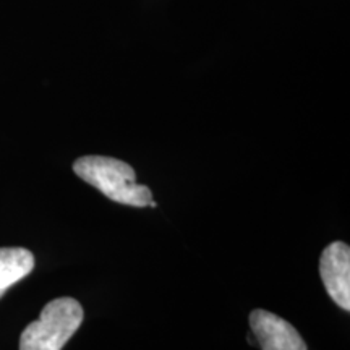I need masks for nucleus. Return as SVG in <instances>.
I'll return each mask as SVG.
<instances>
[{
  "label": "nucleus",
  "mask_w": 350,
  "mask_h": 350,
  "mask_svg": "<svg viewBox=\"0 0 350 350\" xmlns=\"http://www.w3.org/2000/svg\"><path fill=\"white\" fill-rule=\"evenodd\" d=\"M326 292L345 312L350 310V248L344 242L327 245L319 260Z\"/></svg>",
  "instance_id": "7ed1b4c3"
},
{
  "label": "nucleus",
  "mask_w": 350,
  "mask_h": 350,
  "mask_svg": "<svg viewBox=\"0 0 350 350\" xmlns=\"http://www.w3.org/2000/svg\"><path fill=\"white\" fill-rule=\"evenodd\" d=\"M250 327L261 350H308L291 323L266 310H253Z\"/></svg>",
  "instance_id": "20e7f679"
},
{
  "label": "nucleus",
  "mask_w": 350,
  "mask_h": 350,
  "mask_svg": "<svg viewBox=\"0 0 350 350\" xmlns=\"http://www.w3.org/2000/svg\"><path fill=\"white\" fill-rule=\"evenodd\" d=\"M83 308L70 297L55 299L42 308L38 321L29 323L21 332L20 350H62L81 326Z\"/></svg>",
  "instance_id": "f03ea898"
},
{
  "label": "nucleus",
  "mask_w": 350,
  "mask_h": 350,
  "mask_svg": "<svg viewBox=\"0 0 350 350\" xmlns=\"http://www.w3.org/2000/svg\"><path fill=\"white\" fill-rule=\"evenodd\" d=\"M34 269V256L26 248H0V299Z\"/></svg>",
  "instance_id": "39448f33"
},
{
  "label": "nucleus",
  "mask_w": 350,
  "mask_h": 350,
  "mask_svg": "<svg viewBox=\"0 0 350 350\" xmlns=\"http://www.w3.org/2000/svg\"><path fill=\"white\" fill-rule=\"evenodd\" d=\"M150 206H151V208H157V203H156V201H152V200H151Z\"/></svg>",
  "instance_id": "423d86ee"
},
{
  "label": "nucleus",
  "mask_w": 350,
  "mask_h": 350,
  "mask_svg": "<svg viewBox=\"0 0 350 350\" xmlns=\"http://www.w3.org/2000/svg\"><path fill=\"white\" fill-rule=\"evenodd\" d=\"M73 170L81 180L98 188L109 200L129 206H150L152 191L137 183L133 167L124 161L106 156H83L75 161Z\"/></svg>",
  "instance_id": "f257e3e1"
}]
</instances>
